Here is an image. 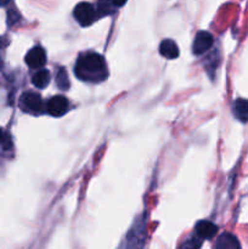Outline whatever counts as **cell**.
I'll return each mask as SVG.
<instances>
[{"mask_svg":"<svg viewBox=\"0 0 248 249\" xmlns=\"http://www.w3.org/2000/svg\"><path fill=\"white\" fill-rule=\"evenodd\" d=\"M2 130H1V128H0V142H1V140H2Z\"/></svg>","mask_w":248,"mask_h":249,"instance_id":"15","label":"cell"},{"mask_svg":"<svg viewBox=\"0 0 248 249\" xmlns=\"http://www.w3.org/2000/svg\"><path fill=\"white\" fill-rule=\"evenodd\" d=\"M232 111L233 114H235L236 118L238 121L243 122H248V100L245 99H238L233 102L232 106Z\"/></svg>","mask_w":248,"mask_h":249,"instance_id":"9","label":"cell"},{"mask_svg":"<svg viewBox=\"0 0 248 249\" xmlns=\"http://www.w3.org/2000/svg\"><path fill=\"white\" fill-rule=\"evenodd\" d=\"M46 62V53L43 48L40 46H34L33 49L27 53L26 63L31 68H40L45 65Z\"/></svg>","mask_w":248,"mask_h":249,"instance_id":"5","label":"cell"},{"mask_svg":"<svg viewBox=\"0 0 248 249\" xmlns=\"http://www.w3.org/2000/svg\"><path fill=\"white\" fill-rule=\"evenodd\" d=\"M126 2V0H112V4L114 5V6H123L124 4Z\"/></svg>","mask_w":248,"mask_h":249,"instance_id":"13","label":"cell"},{"mask_svg":"<svg viewBox=\"0 0 248 249\" xmlns=\"http://www.w3.org/2000/svg\"><path fill=\"white\" fill-rule=\"evenodd\" d=\"M7 2H9V0H0V5H1V6H5Z\"/></svg>","mask_w":248,"mask_h":249,"instance_id":"14","label":"cell"},{"mask_svg":"<svg viewBox=\"0 0 248 249\" xmlns=\"http://www.w3.org/2000/svg\"><path fill=\"white\" fill-rule=\"evenodd\" d=\"M56 83H57V87L60 90H67L70 88V80H68L67 72L65 71V68H58V73L56 75Z\"/></svg>","mask_w":248,"mask_h":249,"instance_id":"12","label":"cell"},{"mask_svg":"<svg viewBox=\"0 0 248 249\" xmlns=\"http://www.w3.org/2000/svg\"><path fill=\"white\" fill-rule=\"evenodd\" d=\"M196 232L201 238H212L218 232V228L215 224L207 220H201L196 224Z\"/></svg>","mask_w":248,"mask_h":249,"instance_id":"7","label":"cell"},{"mask_svg":"<svg viewBox=\"0 0 248 249\" xmlns=\"http://www.w3.org/2000/svg\"><path fill=\"white\" fill-rule=\"evenodd\" d=\"M70 102L65 96H53L46 102V111L53 117H62L68 111Z\"/></svg>","mask_w":248,"mask_h":249,"instance_id":"4","label":"cell"},{"mask_svg":"<svg viewBox=\"0 0 248 249\" xmlns=\"http://www.w3.org/2000/svg\"><path fill=\"white\" fill-rule=\"evenodd\" d=\"M73 15H74L75 19L79 22L80 26L87 27L90 26L95 21L96 12H95L94 6L91 4H89V2H80V4L75 6Z\"/></svg>","mask_w":248,"mask_h":249,"instance_id":"3","label":"cell"},{"mask_svg":"<svg viewBox=\"0 0 248 249\" xmlns=\"http://www.w3.org/2000/svg\"><path fill=\"white\" fill-rule=\"evenodd\" d=\"M51 80V74L48 70H40L33 75L32 82L38 89H45Z\"/></svg>","mask_w":248,"mask_h":249,"instance_id":"11","label":"cell"},{"mask_svg":"<svg viewBox=\"0 0 248 249\" xmlns=\"http://www.w3.org/2000/svg\"><path fill=\"white\" fill-rule=\"evenodd\" d=\"M159 53L168 60H173L179 56V49L172 39H164L159 45Z\"/></svg>","mask_w":248,"mask_h":249,"instance_id":"8","label":"cell"},{"mask_svg":"<svg viewBox=\"0 0 248 249\" xmlns=\"http://www.w3.org/2000/svg\"><path fill=\"white\" fill-rule=\"evenodd\" d=\"M215 247L221 248V249H232V248H240L241 245L237 241V238H236L233 235H231V233H223V235L219 237Z\"/></svg>","mask_w":248,"mask_h":249,"instance_id":"10","label":"cell"},{"mask_svg":"<svg viewBox=\"0 0 248 249\" xmlns=\"http://www.w3.org/2000/svg\"><path fill=\"white\" fill-rule=\"evenodd\" d=\"M75 75L83 82L97 83L107 78V67L104 57L96 53H83L78 57Z\"/></svg>","mask_w":248,"mask_h":249,"instance_id":"1","label":"cell"},{"mask_svg":"<svg viewBox=\"0 0 248 249\" xmlns=\"http://www.w3.org/2000/svg\"><path fill=\"white\" fill-rule=\"evenodd\" d=\"M213 45V36L208 32H198L194 41L195 55H202Z\"/></svg>","mask_w":248,"mask_h":249,"instance_id":"6","label":"cell"},{"mask_svg":"<svg viewBox=\"0 0 248 249\" xmlns=\"http://www.w3.org/2000/svg\"><path fill=\"white\" fill-rule=\"evenodd\" d=\"M19 106L23 111L33 114H40L44 111V101L39 94L33 91L24 92L19 99Z\"/></svg>","mask_w":248,"mask_h":249,"instance_id":"2","label":"cell"}]
</instances>
